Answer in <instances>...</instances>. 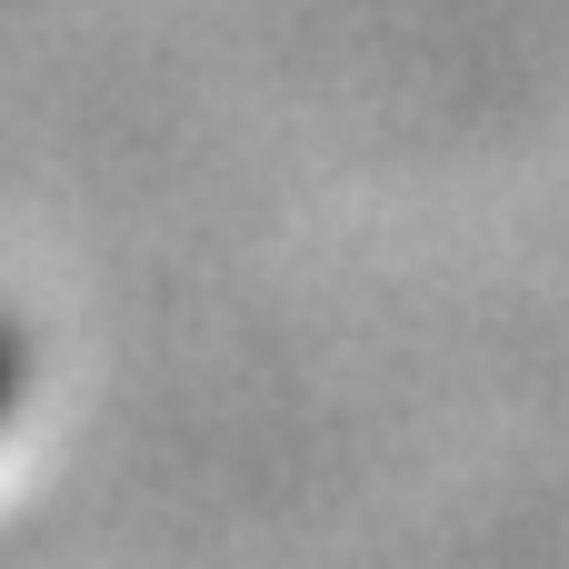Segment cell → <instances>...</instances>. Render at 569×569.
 <instances>
[{
	"label": "cell",
	"instance_id": "6da1fadb",
	"mask_svg": "<svg viewBox=\"0 0 569 569\" xmlns=\"http://www.w3.org/2000/svg\"><path fill=\"white\" fill-rule=\"evenodd\" d=\"M10 390H20V350L0 340V410H10Z\"/></svg>",
	"mask_w": 569,
	"mask_h": 569
}]
</instances>
